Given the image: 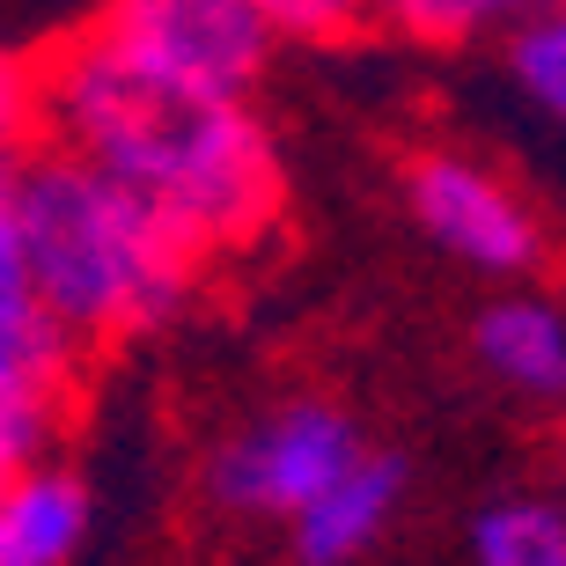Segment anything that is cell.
Instances as JSON below:
<instances>
[{
  "instance_id": "30bf717a",
  "label": "cell",
  "mask_w": 566,
  "mask_h": 566,
  "mask_svg": "<svg viewBox=\"0 0 566 566\" xmlns=\"http://www.w3.org/2000/svg\"><path fill=\"white\" fill-rule=\"evenodd\" d=\"M471 566H566V515L545 493H507L471 515Z\"/></svg>"
},
{
  "instance_id": "9c48e42d",
  "label": "cell",
  "mask_w": 566,
  "mask_h": 566,
  "mask_svg": "<svg viewBox=\"0 0 566 566\" xmlns=\"http://www.w3.org/2000/svg\"><path fill=\"white\" fill-rule=\"evenodd\" d=\"M88 545V485L66 463L0 471V566H74Z\"/></svg>"
},
{
  "instance_id": "7c38bea8",
  "label": "cell",
  "mask_w": 566,
  "mask_h": 566,
  "mask_svg": "<svg viewBox=\"0 0 566 566\" xmlns=\"http://www.w3.org/2000/svg\"><path fill=\"white\" fill-rule=\"evenodd\" d=\"M507 82H515L523 104L545 111V118L566 111V15L552 0L507 22Z\"/></svg>"
},
{
  "instance_id": "8992f818",
  "label": "cell",
  "mask_w": 566,
  "mask_h": 566,
  "mask_svg": "<svg viewBox=\"0 0 566 566\" xmlns=\"http://www.w3.org/2000/svg\"><path fill=\"white\" fill-rule=\"evenodd\" d=\"M74 390V338L30 302H0V471L38 463Z\"/></svg>"
},
{
  "instance_id": "9a60e30c",
  "label": "cell",
  "mask_w": 566,
  "mask_h": 566,
  "mask_svg": "<svg viewBox=\"0 0 566 566\" xmlns=\"http://www.w3.org/2000/svg\"><path fill=\"white\" fill-rule=\"evenodd\" d=\"M8 294H30L22 287V229H15V185H8V169H0V302Z\"/></svg>"
},
{
  "instance_id": "6da1fadb",
  "label": "cell",
  "mask_w": 566,
  "mask_h": 566,
  "mask_svg": "<svg viewBox=\"0 0 566 566\" xmlns=\"http://www.w3.org/2000/svg\"><path fill=\"white\" fill-rule=\"evenodd\" d=\"M38 126L88 169L140 191L199 258L243 251L280 221L287 177L251 96H199L126 60L104 30L38 66Z\"/></svg>"
},
{
  "instance_id": "7a4b0ae2",
  "label": "cell",
  "mask_w": 566,
  "mask_h": 566,
  "mask_svg": "<svg viewBox=\"0 0 566 566\" xmlns=\"http://www.w3.org/2000/svg\"><path fill=\"white\" fill-rule=\"evenodd\" d=\"M22 229V287L74 346H118L185 310L199 251L118 177L82 155H38L8 169Z\"/></svg>"
},
{
  "instance_id": "52a82bcc",
  "label": "cell",
  "mask_w": 566,
  "mask_h": 566,
  "mask_svg": "<svg viewBox=\"0 0 566 566\" xmlns=\"http://www.w3.org/2000/svg\"><path fill=\"white\" fill-rule=\"evenodd\" d=\"M398 507H405V463L360 449L324 493H310V501L287 515L294 566H354V559H368V552L382 545V530L398 523Z\"/></svg>"
},
{
  "instance_id": "8fae6325",
  "label": "cell",
  "mask_w": 566,
  "mask_h": 566,
  "mask_svg": "<svg viewBox=\"0 0 566 566\" xmlns=\"http://www.w3.org/2000/svg\"><path fill=\"white\" fill-rule=\"evenodd\" d=\"M545 8V0H368V15L390 22L398 38L412 44H471V38H493L507 30L515 15Z\"/></svg>"
},
{
  "instance_id": "277c9868",
  "label": "cell",
  "mask_w": 566,
  "mask_h": 566,
  "mask_svg": "<svg viewBox=\"0 0 566 566\" xmlns=\"http://www.w3.org/2000/svg\"><path fill=\"white\" fill-rule=\"evenodd\" d=\"M405 199H412V221L427 229L434 251H449L457 265L485 280H530L545 265V221L523 191L507 185L493 163L479 155H457V147H434L405 169Z\"/></svg>"
},
{
  "instance_id": "3957f363",
  "label": "cell",
  "mask_w": 566,
  "mask_h": 566,
  "mask_svg": "<svg viewBox=\"0 0 566 566\" xmlns=\"http://www.w3.org/2000/svg\"><path fill=\"white\" fill-rule=\"evenodd\" d=\"M354 412L332 398H287L273 412H258L251 427H235L207 463V493L213 507L229 515H251V523H287L294 507L324 493V485L360 457Z\"/></svg>"
},
{
  "instance_id": "ba28073f",
  "label": "cell",
  "mask_w": 566,
  "mask_h": 566,
  "mask_svg": "<svg viewBox=\"0 0 566 566\" xmlns=\"http://www.w3.org/2000/svg\"><path fill=\"white\" fill-rule=\"evenodd\" d=\"M471 354L515 398H559L566 390V316L552 294L507 287L471 316Z\"/></svg>"
},
{
  "instance_id": "5bb4252c",
  "label": "cell",
  "mask_w": 566,
  "mask_h": 566,
  "mask_svg": "<svg viewBox=\"0 0 566 566\" xmlns=\"http://www.w3.org/2000/svg\"><path fill=\"white\" fill-rule=\"evenodd\" d=\"M38 133V66L0 44V169L15 163Z\"/></svg>"
},
{
  "instance_id": "5b68a950",
  "label": "cell",
  "mask_w": 566,
  "mask_h": 566,
  "mask_svg": "<svg viewBox=\"0 0 566 566\" xmlns=\"http://www.w3.org/2000/svg\"><path fill=\"white\" fill-rule=\"evenodd\" d=\"M96 30L147 74L199 96H251L273 60V30L251 0H111Z\"/></svg>"
},
{
  "instance_id": "4fadbf2b",
  "label": "cell",
  "mask_w": 566,
  "mask_h": 566,
  "mask_svg": "<svg viewBox=\"0 0 566 566\" xmlns=\"http://www.w3.org/2000/svg\"><path fill=\"white\" fill-rule=\"evenodd\" d=\"M273 44H338L368 22V0H251Z\"/></svg>"
}]
</instances>
